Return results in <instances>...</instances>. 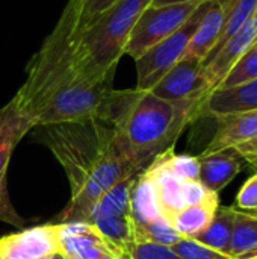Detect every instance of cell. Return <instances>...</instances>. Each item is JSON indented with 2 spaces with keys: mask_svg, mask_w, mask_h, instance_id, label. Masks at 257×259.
<instances>
[{
  "mask_svg": "<svg viewBox=\"0 0 257 259\" xmlns=\"http://www.w3.org/2000/svg\"><path fill=\"white\" fill-rule=\"evenodd\" d=\"M220 205L215 203H200V205H188L177 212H174L167 220L174 226V229L183 238H197L200 234L206 231L211 225L215 211Z\"/></svg>",
  "mask_w": 257,
  "mask_h": 259,
  "instance_id": "15",
  "label": "cell"
},
{
  "mask_svg": "<svg viewBox=\"0 0 257 259\" xmlns=\"http://www.w3.org/2000/svg\"><path fill=\"white\" fill-rule=\"evenodd\" d=\"M130 215L136 223H147L158 217H162L155 185L144 171L139 173L132 190Z\"/></svg>",
  "mask_w": 257,
  "mask_h": 259,
  "instance_id": "17",
  "label": "cell"
},
{
  "mask_svg": "<svg viewBox=\"0 0 257 259\" xmlns=\"http://www.w3.org/2000/svg\"><path fill=\"white\" fill-rule=\"evenodd\" d=\"M198 181L218 194L236 178V175L247 164L245 156L236 147H227L212 153H201L198 156Z\"/></svg>",
  "mask_w": 257,
  "mask_h": 259,
  "instance_id": "11",
  "label": "cell"
},
{
  "mask_svg": "<svg viewBox=\"0 0 257 259\" xmlns=\"http://www.w3.org/2000/svg\"><path fill=\"white\" fill-rule=\"evenodd\" d=\"M59 247V225L47 223L0 238V259L47 258Z\"/></svg>",
  "mask_w": 257,
  "mask_h": 259,
  "instance_id": "9",
  "label": "cell"
},
{
  "mask_svg": "<svg viewBox=\"0 0 257 259\" xmlns=\"http://www.w3.org/2000/svg\"><path fill=\"white\" fill-rule=\"evenodd\" d=\"M171 249L182 259H235L227 253L214 250L191 238H182Z\"/></svg>",
  "mask_w": 257,
  "mask_h": 259,
  "instance_id": "25",
  "label": "cell"
},
{
  "mask_svg": "<svg viewBox=\"0 0 257 259\" xmlns=\"http://www.w3.org/2000/svg\"><path fill=\"white\" fill-rule=\"evenodd\" d=\"M139 173L130 175L126 179L120 181L112 190H109L94 206L89 222L100 217H114V215H130V197L133 185Z\"/></svg>",
  "mask_w": 257,
  "mask_h": 259,
  "instance_id": "16",
  "label": "cell"
},
{
  "mask_svg": "<svg viewBox=\"0 0 257 259\" xmlns=\"http://www.w3.org/2000/svg\"><path fill=\"white\" fill-rule=\"evenodd\" d=\"M215 120L218 121L217 132L203 153L238 147L257 138V109L217 117Z\"/></svg>",
  "mask_w": 257,
  "mask_h": 259,
  "instance_id": "13",
  "label": "cell"
},
{
  "mask_svg": "<svg viewBox=\"0 0 257 259\" xmlns=\"http://www.w3.org/2000/svg\"><path fill=\"white\" fill-rule=\"evenodd\" d=\"M236 149L245 156V159L257 158V138L253 140V141H248V143H244V144L238 146Z\"/></svg>",
  "mask_w": 257,
  "mask_h": 259,
  "instance_id": "27",
  "label": "cell"
},
{
  "mask_svg": "<svg viewBox=\"0 0 257 259\" xmlns=\"http://www.w3.org/2000/svg\"><path fill=\"white\" fill-rule=\"evenodd\" d=\"M201 3L203 2L171 3L162 6L150 5L135 23L126 44L124 55H129L136 61L148 49L179 30Z\"/></svg>",
  "mask_w": 257,
  "mask_h": 259,
  "instance_id": "5",
  "label": "cell"
},
{
  "mask_svg": "<svg viewBox=\"0 0 257 259\" xmlns=\"http://www.w3.org/2000/svg\"><path fill=\"white\" fill-rule=\"evenodd\" d=\"M39 140L64 168L70 202L52 223L89 222L95 203L120 181L141 173L120 153L114 126L103 120L39 127Z\"/></svg>",
  "mask_w": 257,
  "mask_h": 259,
  "instance_id": "2",
  "label": "cell"
},
{
  "mask_svg": "<svg viewBox=\"0 0 257 259\" xmlns=\"http://www.w3.org/2000/svg\"><path fill=\"white\" fill-rule=\"evenodd\" d=\"M211 0L203 2L198 9L192 14V17L173 35L165 38L164 41L158 42L151 49H148L144 55H141L135 64H136V90L141 91H150L165 74L167 71L174 67L186 53V49L189 46V41L204 14L208 9Z\"/></svg>",
  "mask_w": 257,
  "mask_h": 259,
  "instance_id": "6",
  "label": "cell"
},
{
  "mask_svg": "<svg viewBox=\"0 0 257 259\" xmlns=\"http://www.w3.org/2000/svg\"><path fill=\"white\" fill-rule=\"evenodd\" d=\"M68 27L59 18L26 67V80L14 96L35 127L86 120L111 123L120 90L112 82L82 80L70 59Z\"/></svg>",
  "mask_w": 257,
  "mask_h": 259,
  "instance_id": "1",
  "label": "cell"
},
{
  "mask_svg": "<svg viewBox=\"0 0 257 259\" xmlns=\"http://www.w3.org/2000/svg\"><path fill=\"white\" fill-rule=\"evenodd\" d=\"M204 100L171 102L151 91L120 90V100L111 121L123 158L138 171L161 153L173 149L182 132L200 118Z\"/></svg>",
  "mask_w": 257,
  "mask_h": 259,
  "instance_id": "3",
  "label": "cell"
},
{
  "mask_svg": "<svg viewBox=\"0 0 257 259\" xmlns=\"http://www.w3.org/2000/svg\"><path fill=\"white\" fill-rule=\"evenodd\" d=\"M50 259H67L61 252H56V253H53L52 256H50Z\"/></svg>",
  "mask_w": 257,
  "mask_h": 259,
  "instance_id": "30",
  "label": "cell"
},
{
  "mask_svg": "<svg viewBox=\"0 0 257 259\" xmlns=\"http://www.w3.org/2000/svg\"><path fill=\"white\" fill-rule=\"evenodd\" d=\"M236 211V209H235ZM257 246V217L238 212L235 214L229 255L236 259Z\"/></svg>",
  "mask_w": 257,
  "mask_h": 259,
  "instance_id": "22",
  "label": "cell"
},
{
  "mask_svg": "<svg viewBox=\"0 0 257 259\" xmlns=\"http://www.w3.org/2000/svg\"><path fill=\"white\" fill-rule=\"evenodd\" d=\"M235 214L236 211L233 206H218L211 225L206 228L203 234H200L194 240L214 250L229 255Z\"/></svg>",
  "mask_w": 257,
  "mask_h": 259,
  "instance_id": "18",
  "label": "cell"
},
{
  "mask_svg": "<svg viewBox=\"0 0 257 259\" xmlns=\"http://www.w3.org/2000/svg\"><path fill=\"white\" fill-rule=\"evenodd\" d=\"M183 237L174 229V226L165 217H158L147 223H136L133 220L132 241H148V243L173 247Z\"/></svg>",
  "mask_w": 257,
  "mask_h": 259,
  "instance_id": "19",
  "label": "cell"
},
{
  "mask_svg": "<svg viewBox=\"0 0 257 259\" xmlns=\"http://www.w3.org/2000/svg\"><path fill=\"white\" fill-rule=\"evenodd\" d=\"M232 206L238 212L257 217V173L241 187L239 193L236 194L235 203Z\"/></svg>",
  "mask_w": 257,
  "mask_h": 259,
  "instance_id": "26",
  "label": "cell"
},
{
  "mask_svg": "<svg viewBox=\"0 0 257 259\" xmlns=\"http://www.w3.org/2000/svg\"><path fill=\"white\" fill-rule=\"evenodd\" d=\"M254 79H257V41L236 61L218 88H230Z\"/></svg>",
  "mask_w": 257,
  "mask_h": 259,
  "instance_id": "24",
  "label": "cell"
},
{
  "mask_svg": "<svg viewBox=\"0 0 257 259\" xmlns=\"http://www.w3.org/2000/svg\"><path fill=\"white\" fill-rule=\"evenodd\" d=\"M247 164L253 165V167L257 170V158H250V159H247Z\"/></svg>",
  "mask_w": 257,
  "mask_h": 259,
  "instance_id": "31",
  "label": "cell"
},
{
  "mask_svg": "<svg viewBox=\"0 0 257 259\" xmlns=\"http://www.w3.org/2000/svg\"><path fill=\"white\" fill-rule=\"evenodd\" d=\"M224 3L223 0H211L208 9L204 11L191 41L186 49L185 56H194L201 61L211 55L218 42V38L224 24Z\"/></svg>",
  "mask_w": 257,
  "mask_h": 259,
  "instance_id": "14",
  "label": "cell"
},
{
  "mask_svg": "<svg viewBox=\"0 0 257 259\" xmlns=\"http://www.w3.org/2000/svg\"><path fill=\"white\" fill-rule=\"evenodd\" d=\"M153 0H118L82 29L68 24L70 59L76 74L88 83L114 82L130 32Z\"/></svg>",
  "mask_w": 257,
  "mask_h": 259,
  "instance_id": "4",
  "label": "cell"
},
{
  "mask_svg": "<svg viewBox=\"0 0 257 259\" xmlns=\"http://www.w3.org/2000/svg\"><path fill=\"white\" fill-rule=\"evenodd\" d=\"M118 0H68L61 17L76 32Z\"/></svg>",
  "mask_w": 257,
  "mask_h": 259,
  "instance_id": "20",
  "label": "cell"
},
{
  "mask_svg": "<svg viewBox=\"0 0 257 259\" xmlns=\"http://www.w3.org/2000/svg\"><path fill=\"white\" fill-rule=\"evenodd\" d=\"M111 259H121V258H118V256H114V258H111Z\"/></svg>",
  "mask_w": 257,
  "mask_h": 259,
  "instance_id": "33",
  "label": "cell"
},
{
  "mask_svg": "<svg viewBox=\"0 0 257 259\" xmlns=\"http://www.w3.org/2000/svg\"><path fill=\"white\" fill-rule=\"evenodd\" d=\"M223 3H224V11H226L224 24H223L221 35L218 38V42L211 52V55L220 50L221 46L254 14V11L257 9V0H223Z\"/></svg>",
  "mask_w": 257,
  "mask_h": 259,
  "instance_id": "21",
  "label": "cell"
},
{
  "mask_svg": "<svg viewBox=\"0 0 257 259\" xmlns=\"http://www.w3.org/2000/svg\"><path fill=\"white\" fill-rule=\"evenodd\" d=\"M35 129L33 120L20 108L15 97L0 108V222L23 228L24 220L15 211L8 191V168L17 144Z\"/></svg>",
  "mask_w": 257,
  "mask_h": 259,
  "instance_id": "7",
  "label": "cell"
},
{
  "mask_svg": "<svg viewBox=\"0 0 257 259\" xmlns=\"http://www.w3.org/2000/svg\"><path fill=\"white\" fill-rule=\"evenodd\" d=\"M257 109V79L230 87L214 90L201 105V117H223L229 114Z\"/></svg>",
  "mask_w": 257,
  "mask_h": 259,
  "instance_id": "12",
  "label": "cell"
},
{
  "mask_svg": "<svg viewBox=\"0 0 257 259\" xmlns=\"http://www.w3.org/2000/svg\"><path fill=\"white\" fill-rule=\"evenodd\" d=\"M254 259H257V258H254Z\"/></svg>",
  "mask_w": 257,
  "mask_h": 259,
  "instance_id": "34",
  "label": "cell"
},
{
  "mask_svg": "<svg viewBox=\"0 0 257 259\" xmlns=\"http://www.w3.org/2000/svg\"><path fill=\"white\" fill-rule=\"evenodd\" d=\"M186 2H204V0H153L151 6H162V5H171V3H186Z\"/></svg>",
  "mask_w": 257,
  "mask_h": 259,
  "instance_id": "28",
  "label": "cell"
},
{
  "mask_svg": "<svg viewBox=\"0 0 257 259\" xmlns=\"http://www.w3.org/2000/svg\"><path fill=\"white\" fill-rule=\"evenodd\" d=\"M150 91L171 102L191 99L206 100L211 90L204 76V61L194 56H183Z\"/></svg>",
  "mask_w": 257,
  "mask_h": 259,
  "instance_id": "8",
  "label": "cell"
},
{
  "mask_svg": "<svg viewBox=\"0 0 257 259\" xmlns=\"http://www.w3.org/2000/svg\"><path fill=\"white\" fill-rule=\"evenodd\" d=\"M36 259H50V256H47V258H36Z\"/></svg>",
  "mask_w": 257,
  "mask_h": 259,
  "instance_id": "32",
  "label": "cell"
},
{
  "mask_svg": "<svg viewBox=\"0 0 257 259\" xmlns=\"http://www.w3.org/2000/svg\"><path fill=\"white\" fill-rule=\"evenodd\" d=\"M161 164L174 176L182 181H198L200 173V161L198 156L192 155H176L174 147L165 150L159 156H156Z\"/></svg>",
  "mask_w": 257,
  "mask_h": 259,
  "instance_id": "23",
  "label": "cell"
},
{
  "mask_svg": "<svg viewBox=\"0 0 257 259\" xmlns=\"http://www.w3.org/2000/svg\"><path fill=\"white\" fill-rule=\"evenodd\" d=\"M257 41V9L254 14L217 50L204 61V76L211 93L220 87L226 74L236 61Z\"/></svg>",
  "mask_w": 257,
  "mask_h": 259,
  "instance_id": "10",
  "label": "cell"
},
{
  "mask_svg": "<svg viewBox=\"0 0 257 259\" xmlns=\"http://www.w3.org/2000/svg\"><path fill=\"white\" fill-rule=\"evenodd\" d=\"M254 258H257V246L256 247H253V249H250L248 252H245L244 255L238 256L236 259H254Z\"/></svg>",
  "mask_w": 257,
  "mask_h": 259,
  "instance_id": "29",
  "label": "cell"
}]
</instances>
